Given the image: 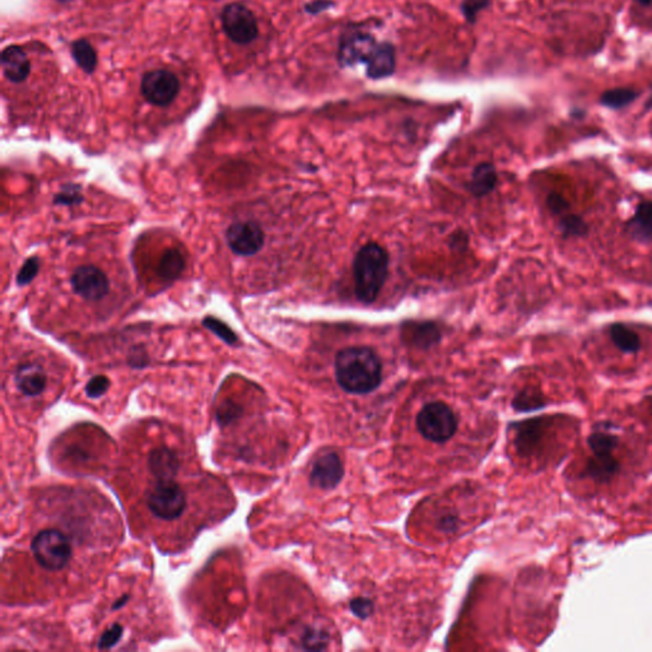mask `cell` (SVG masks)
Instances as JSON below:
<instances>
[{
  "mask_svg": "<svg viewBox=\"0 0 652 652\" xmlns=\"http://www.w3.org/2000/svg\"><path fill=\"white\" fill-rule=\"evenodd\" d=\"M335 378L344 392L365 395L376 390L382 380L378 354L367 346H349L335 357Z\"/></svg>",
  "mask_w": 652,
  "mask_h": 652,
  "instance_id": "cell-1",
  "label": "cell"
},
{
  "mask_svg": "<svg viewBox=\"0 0 652 652\" xmlns=\"http://www.w3.org/2000/svg\"><path fill=\"white\" fill-rule=\"evenodd\" d=\"M389 273V254L378 243L361 248L353 261L354 292L361 302H375L385 284Z\"/></svg>",
  "mask_w": 652,
  "mask_h": 652,
  "instance_id": "cell-2",
  "label": "cell"
},
{
  "mask_svg": "<svg viewBox=\"0 0 652 652\" xmlns=\"http://www.w3.org/2000/svg\"><path fill=\"white\" fill-rule=\"evenodd\" d=\"M145 505L158 520L174 521L183 515L188 498L175 479H155L152 488L147 492Z\"/></svg>",
  "mask_w": 652,
  "mask_h": 652,
  "instance_id": "cell-3",
  "label": "cell"
},
{
  "mask_svg": "<svg viewBox=\"0 0 652 652\" xmlns=\"http://www.w3.org/2000/svg\"><path fill=\"white\" fill-rule=\"evenodd\" d=\"M416 425L425 440L445 444L457 433L459 419L455 411L444 402H430L418 411Z\"/></svg>",
  "mask_w": 652,
  "mask_h": 652,
  "instance_id": "cell-4",
  "label": "cell"
},
{
  "mask_svg": "<svg viewBox=\"0 0 652 652\" xmlns=\"http://www.w3.org/2000/svg\"><path fill=\"white\" fill-rule=\"evenodd\" d=\"M33 558L47 571H59L72 558V544L59 530L47 529L40 531L31 543Z\"/></svg>",
  "mask_w": 652,
  "mask_h": 652,
  "instance_id": "cell-5",
  "label": "cell"
},
{
  "mask_svg": "<svg viewBox=\"0 0 652 652\" xmlns=\"http://www.w3.org/2000/svg\"><path fill=\"white\" fill-rule=\"evenodd\" d=\"M223 31L236 44L248 45L259 36V26L254 13L240 3L223 8L221 14Z\"/></svg>",
  "mask_w": 652,
  "mask_h": 652,
  "instance_id": "cell-6",
  "label": "cell"
},
{
  "mask_svg": "<svg viewBox=\"0 0 652 652\" xmlns=\"http://www.w3.org/2000/svg\"><path fill=\"white\" fill-rule=\"evenodd\" d=\"M180 80L176 76L166 69H156L145 73L140 83L143 97L155 106L164 107L176 99L180 92Z\"/></svg>",
  "mask_w": 652,
  "mask_h": 652,
  "instance_id": "cell-7",
  "label": "cell"
},
{
  "mask_svg": "<svg viewBox=\"0 0 652 652\" xmlns=\"http://www.w3.org/2000/svg\"><path fill=\"white\" fill-rule=\"evenodd\" d=\"M226 241L231 251L239 256H253L265 243V234L254 221H236L226 229Z\"/></svg>",
  "mask_w": 652,
  "mask_h": 652,
  "instance_id": "cell-8",
  "label": "cell"
},
{
  "mask_svg": "<svg viewBox=\"0 0 652 652\" xmlns=\"http://www.w3.org/2000/svg\"><path fill=\"white\" fill-rule=\"evenodd\" d=\"M73 292L85 301H99L110 291V281L99 267L80 265L71 277Z\"/></svg>",
  "mask_w": 652,
  "mask_h": 652,
  "instance_id": "cell-9",
  "label": "cell"
},
{
  "mask_svg": "<svg viewBox=\"0 0 652 652\" xmlns=\"http://www.w3.org/2000/svg\"><path fill=\"white\" fill-rule=\"evenodd\" d=\"M378 41L371 33L363 31H346L340 37L338 63L342 68H351L358 63H367Z\"/></svg>",
  "mask_w": 652,
  "mask_h": 652,
  "instance_id": "cell-10",
  "label": "cell"
},
{
  "mask_svg": "<svg viewBox=\"0 0 652 652\" xmlns=\"http://www.w3.org/2000/svg\"><path fill=\"white\" fill-rule=\"evenodd\" d=\"M343 474L344 469L339 455L335 452H325L313 461L310 482L316 488L333 489L339 484Z\"/></svg>",
  "mask_w": 652,
  "mask_h": 652,
  "instance_id": "cell-11",
  "label": "cell"
},
{
  "mask_svg": "<svg viewBox=\"0 0 652 652\" xmlns=\"http://www.w3.org/2000/svg\"><path fill=\"white\" fill-rule=\"evenodd\" d=\"M397 69L395 46L389 41L378 42L366 63V76L372 80L389 78Z\"/></svg>",
  "mask_w": 652,
  "mask_h": 652,
  "instance_id": "cell-12",
  "label": "cell"
},
{
  "mask_svg": "<svg viewBox=\"0 0 652 652\" xmlns=\"http://www.w3.org/2000/svg\"><path fill=\"white\" fill-rule=\"evenodd\" d=\"M147 463L153 479H176L181 468V460L176 451L167 446L150 450Z\"/></svg>",
  "mask_w": 652,
  "mask_h": 652,
  "instance_id": "cell-13",
  "label": "cell"
},
{
  "mask_svg": "<svg viewBox=\"0 0 652 652\" xmlns=\"http://www.w3.org/2000/svg\"><path fill=\"white\" fill-rule=\"evenodd\" d=\"M14 384L25 397L35 398L45 392L47 375L39 363H23L16 371Z\"/></svg>",
  "mask_w": 652,
  "mask_h": 652,
  "instance_id": "cell-14",
  "label": "cell"
},
{
  "mask_svg": "<svg viewBox=\"0 0 652 652\" xmlns=\"http://www.w3.org/2000/svg\"><path fill=\"white\" fill-rule=\"evenodd\" d=\"M1 69L9 82L20 83L28 78L31 64L20 46L11 45L1 52Z\"/></svg>",
  "mask_w": 652,
  "mask_h": 652,
  "instance_id": "cell-15",
  "label": "cell"
},
{
  "mask_svg": "<svg viewBox=\"0 0 652 652\" xmlns=\"http://www.w3.org/2000/svg\"><path fill=\"white\" fill-rule=\"evenodd\" d=\"M626 232L639 242L652 241V202L642 200L636 207L632 218L626 223Z\"/></svg>",
  "mask_w": 652,
  "mask_h": 652,
  "instance_id": "cell-16",
  "label": "cell"
},
{
  "mask_svg": "<svg viewBox=\"0 0 652 652\" xmlns=\"http://www.w3.org/2000/svg\"><path fill=\"white\" fill-rule=\"evenodd\" d=\"M620 471V463L612 454L593 455L587 460L585 476L599 483H607Z\"/></svg>",
  "mask_w": 652,
  "mask_h": 652,
  "instance_id": "cell-17",
  "label": "cell"
},
{
  "mask_svg": "<svg viewBox=\"0 0 652 652\" xmlns=\"http://www.w3.org/2000/svg\"><path fill=\"white\" fill-rule=\"evenodd\" d=\"M405 340L419 348H428L440 340L437 327L430 322H411L404 326Z\"/></svg>",
  "mask_w": 652,
  "mask_h": 652,
  "instance_id": "cell-18",
  "label": "cell"
},
{
  "mask_svg": "<svg viewBox=\"0 0 652 652\" xmlns=\"http://www.w3.org/2000/svg\"><path fill=\"white\" fill-rule=\"evenodd\" d=\"M497 172L493 164L481 163L478 164L470 180V191L476 196H484L496 188Z\"/></svg>",
  "mask_w": 652,
  "mask_h": 652,
  "instance_id": "cell-19",
  "label": "cell"
},
{
  "mask_svg": "<svg viewBox=\"0 0 652 652\" xmlns=\"http://www.w3.org/2000/svg\"><path fill=\"white\" fill-rule=\"evenodd\" d=\"M185 269V258L177 248H167L158 261L157 273L163 281H175L183 274Z\"/></svg>",
  "mask_w": 652,
  "mask_h": 652,
  "instance_id": "cell-20",
  "label": "cell"
},
{
  "mask_svg": "<svg viewBox=\"0 0 652 652\" xmlns=\"http://www.w3.org/2000/svg\"><path fill=\"white\" fill-rule=\"evenodd\" d=\"M609 337L620 352L637 353L641 349L639 334L622 322H614L609 326Z\"/></svg>",
  "mask_w": 652,
  "mask_h": 652,
  "instance_id": "cell-21",
  "label": "cell"
},
{
  "mask_svg": "<svg viewBox=\"0 0 652 652\" xmlns=\"http://www.w3.org/2000/svg\"><path fill=\"white\" fill-rule=\"evenodd\" d=\"M72 55L80 69L92 74L97 66V54L91 44L85 39L77 40L72 44Z\"/></svg>",
  "mask_w": 652,
  "mask_h": 652,
  "instance_id": "cell-22",
  "label": "cell"
},
{
  "mask_svg": "<svg viewBox=\"0 0 652 652\" xmlns=\"http://www.w3.org/2000/svg\"><path fill=\"white\" fill-rule=\"evenodd\" d=\"M558 229L565 239L585 237L588 234V224L581 215H565L558 222Z\"/></svg>",
  "mask_w": 652,
  "mask_h": 652,
  "instance_id": "cell-23",
  "label": "cell"
},
{
  "mask_svg": "<svg viewBox=\"0 0 652 652\" xmlns=\"http://www.w3.org/2000/svg\"><path fill=\"white\" fill-rule=\"evenodd\" d=\"M637 97L639 93L631 88H614L601 95L600 104L610 109H622L627 104H632Z\"/></svg>",
  "mask_w": 652,
  "mask_h": 652,
  "instance_id": "cell-24",
  "label": "cell"
},
{
  "mask_svg": "<svg viewBox=\"0 0 652 652\" xmlns=\"http://www.w3.org/2000/svg\"><path fill=\"white\" fill-rule=\"evenodd\" d=\"M301 648L303 650H325L329 644V634L319 627H307L301 634Z\"/></svg>",
  "mask_w": 652,
  "mask_h": 652,
  "instance_id": "cell-25",
  "label": "cell"
},
{
  "mask_svg": "<svg viewBox=\"0 0 652 652\" xmlns=\"http://www.w3.org/2000/svg\"><path fill=\"white\" fill-rule=\"evenodd\" d=\"M593 455L612 454L618 446V437L607 432H593L587 440Z\"/></svg>",
  "mask_w": 652,
  "mask_h": 652,
  "instance_id": "cell-26",
  "label": "cell"
},
{
  "mask_svg": "<svg viewBox=\"0 0 652 652\" xmlns=\"http://www.w3.org/2000/svg\"><path fill=\"white\" fill-rule=\"evenodd\" d=\"M203 325L205 326L209 332H212L219 339L223 340L224 343H227L229 346H235L236 343L239 342V337L236 335L235 332L226 322H223L222 320L217 319L213 316H208V318L203 320Z\"/></svg>",
  "mask_w": 652,
  "mask_h": 652,
  "instance_id": "cell-27",
  "label": "cell"
},
{
  "mask_svg": "<svg viewBox=\"0 0 652 652\" xmlns=\"http://www.w3.org/2000/svg\"><path fill=\"white\" fill-rule=\"evenodd\" d=\"M82 202H83L82 189L79 185H76V183H66L64 186H61L59 193L54 196L55 205L74 207Z\"/></svg>",
  "mask_w": 652,
  "mask_h": 652,
  "instance_id": "cell-28",
  "label": "cell"
},
{
  "mask_svg": "<svg viewBox=\"0 0 652 652\" xmlns=\"http://www.w3.org/2000/svg\"><path fill=\"white\" fill-rule=\"evenodd\" d=\"M544 405V398L538 390H525L519 394L515 400V406L519 411H534Z\"/></svg>",
  "mask_w": 652,
  "mask_h": 652,
  "instance_id": "cell-29",
  "label": "cell"
},
{
  "mask_svg": "<svg viewBox=\"0 0 652 652\" xmlns=\"http://www.w3.org/2000/svg\"><path fill=\"white\" fill-rule=\"evenodd\" d=\"M490 3H492V0H463V3L460 6V11H461L465 20L469 25H474L478 16L482 13L484 9H487L490 6Z\"/></svg>",
  "mask_w": 652,
  "mask_h": 652,
  "instance_id": "cell-30",
  "label": "cell"
},
{
  "mask_svg": "<svg viewBox=\"0 0 652 652\" xmlns=\"http://www.w3.org/2000/svg\"><path fill=\"white\" fill-rule=\"evenodd\" d=\"M40 260L37 258H28L25 264L20 267V272L17 274V284L23 287L30 284L35 279V277L39 274Z\"/></svg>",
  "mask_w": 652,
  "mask_h": 652,
  "instance_id": "cell-31",
  "label": "cell"
},
{
  "mask_svg": "<svg viewBox=\"0 0 652 652\" xmlns=\"http://www.w3.org/2000/svg\"><path fill=\"white\" fill-rule=\"evenodd\" d=\"M110 386H111V381L109 380V378H106L104 375H97V376H93V378L87 382V385H85V394H87L88 398H101L102 395H104L106 392H109Z\"/></svg>",
  "mask_w": 652,
  "mask_h": 652,
  "instance_id": "cell-32",
  "label": "cell"
},
{
  "mask_svg": "<svg viewBox=\"0 0 652 652\" xmlns=\"http://www.w3.org/2000/svg\"><path fill=\"white\" fill-rule=\"evenodd\" d=\"M541 428L543 427H541V421H535V422L529 423L528 427L522 430V433L519 438H520L521 447L524 450H530L531 447H534L536 442L539 441V438H541Z\"/></svg>",
  "mask_w": 652,
  "mask_h": 652,
  "instance_id": "cell-33",
  "label": "cell"
},
{
  "mask_svg": "<svg viewBox=\"0 0 652 652\" xmlns=\"http://www.w3.org/2000/svg\"><path fill=\"white\" fill-rule=\"evenodd\" d=\"M123 636V627L120 624H114L109 629L104 631V634L98 641V648L99 650H109L118 644Z\"/></svg>",
  "mask_w": 652,
  "mask_h": 652,
  "instance_id": "cell-34",
  "label": "cell"
},
{
  "mask_svg": "<svg viewBox=\"0 0 652 652\" xmlns=\"http://www.w3.org/2000/svg\"><path fill=\"white\" fill-rule=\"evenodd\" d=\"M547 207L553 215H565L571 208V204L565 196L553 191L547 196Z\"/></svg>",
  "mask_w": 652,
  "mask_h": 652,
  "instance_id": "cell-35",
  "label": "cell"
},
{
  "mask_svg": "<svg viewBox=\"0 0 652 652\" xmlns=\"http://www.w3.org/2000/svg\"><path fill=\"white\" fill-rule=\"evenodd\" d=\"M333 7H335L334 0H311L305 4L303 11L310 16H319Z\"/></svg>",
  "mask_w": 652,
  "mask_h": 652,
  "instance_id": "cell-36",
  "label": "cell"
},
{
  "mask_svg": "<svg viewBox=\"0 0 652 652\" xmlns=\"http://www.w3.org/2000/svg\"><path fill=\"white\" fill-rule=\"evenodd\" d=\"M459 525H460V520L457 515L454 514H450V512H446V514H442L437 519V528L444 531V533H454L457 531L459 529Z\"/></svg>",
  "mask_w": 652,
  "mask_h": 652,
  "instance_id": "cell-37",
  "label": "cell"
},
{
  "mask_svg": "<svg viewBox=\"0 0 652 652\" xmlns=\"http://www.w3.org/2000/svg\"><path fill=\"white\" fill-rule=\"evenodd\" d=\"M128 362L133 368H144L145 366L148 365L150 357H148V354L142 346H137V348H134L131 351Z\"/></svg>",
  "mask_w": 652,
  "mask_h": 652,
  "instance_id": "cell-38",
  "label": "cell"
},
{
  "mask_svg": "<svg viewBox=\"0 0 652 652\" xmlns=\"http://www.w3.org/2000/svg\"><path fill=\"white\" fill-rule=\"evenodd\" d=\"M352 609L353 612L357 615L362 617V618H366L372 612L371 603L368 600H365V599L354 600L352 603Z\"/></svg>",
  "mask_w": 652,
  "mask_h": 652,
  "instance_id": "cell-39",
  "label": "cell"
},
{
  "mask_svg": "<svg viewBox=\"0 0 652 652\" xmlns=\"http://www.w3.org/2000/svg\"><path fill=\"white\" fill-rule=\"evenodd\" d=\"M128 599H129V596H128V595L124 596V598H120V599L118 600V603H116V604L112 607V609H119V608L123 607Z\"/></svg>",
  "mask_w": 652,
  "mask_h": 652,
  "instance_id": "cell-40",
  "label": "cell"
},
{
  "mask_svg": "<svg viewBox=\"0 0 652 652\" xmlns=\"http://www.w3.org/2000/svg\"><path fill=\"white\" fill-rule=\"evenodd\" d=\"M637 3H639L641 6H650L652 3V0H636Z\"/></svg>",
  "mask_w": 652,
  "mask_h": 652,
  "instance_id": "cell-41",
  "label": "cell"
}]
</instances>
